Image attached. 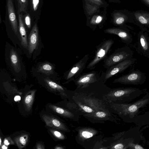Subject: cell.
Wrapping results in <instances>:
<instances>
[{
	"label": "cell",
	"mask_w": 149,
	"mask_h": 149,
	"mask_svg": "<svg viewBox=\"0 0 149 149\" xmlns=\"http://www.w3.org/2000/svg\"><path fill=\"white\" fill-rule=\"evenodd\" d=\"M82 116L93 124H104L108 121L115 122L116 119L113 113L109 110L99 111L91 113L84 114Z\"/></svg>",
	"instance_id": "7"
},
{
	"label": "cell",
	"mask_w": 149,
	"mask_h": 149,
	"mask_svg": "<svg viewBox=\"0 0 149 149\" xmlns=\"http://www.w3.org/2000/svg\"><path fill=\"white\" fill-rule=\"evenodd\" d=\"M111 89L100 79L84 87L76 88L68 99L76 104L82 116L99 111H108L109 104L105 96Z\"/></svg>",
	"instance_id": "1"
},
{
	"label": "cell",
	"mask_w": 149,
	"mask_h": 149,
	"mask_svg": "<svg viewBox=\"0 0 149 149\" xmlns=\"http://www.w3.org/2000/svg\"><path fill=\"white\" fill-rule=\"evenodd\" d=\"M8 148L6 146L4 145H3L2 147V149H7Z\"/></svg>",
	"instance_id": "35"
},
{
	"label": "cell",
	"mask_w": 149,
	"mask_h": 149,
	"mask_svg": "<svg viewBox=\"0 0 149 149\" xmlns=\"http://www.w3.org/2000/svg\"><path fill=\"white\" fill-rule=\"evenodd\" d=\"M39 18H37L34 22L29 36V51L31 54L37 46L38 41V29L37 22Z\"/></svg>",
	"instance_id": "14"
},
{
	"label": "cell",
	"mask_w": 149,
	"mask_h": 149,
	"mask_svg": "<svg viewBox=\"0 0 149 149\" xmlns=\"http://www.w3.org/2000/svg\"><path fill=\"white\" fill-rule=\"evenodd\" d=\"M104 33L118 36L121 41L124 43L129 45L133 41L132 36L127 29L113 28L107 29L104 31Z\"/></svg>",
	"instance_id": "12"
},
{
	"label": "cell",
	"mask_w": 149,
	"mask_h": 149,
	"mask_svg": "<svg viewBox=\"0 0 149 149\" xmlns=\"http://www.w3.org/2000/svg\"><path fill=\"white\" fill-rule=\"evenodd\" d=\"M114 42V41L111 39L105 40L102 42L97 47L94 58L88 64L87 68L90 70L95 69L97 65L107 56Z\"/></svg>",
	"instance_id": "4"
},
{
	"label": "cell",
	"mask_w": 149,
	"mask_h": 149,
	"mask_svg": "<svg viewBox=\"0 0 149 149\" xmlns=\"http://www.w3.org/2000/svg\"><path fill=\"white\" fill-rule=\"evenodd\" d=\"M53 66L49 63L42 64L38 68V71L39 72L46 74H51L53 72Z\"/></svg>",
	"instance_id": "22"
},
{
	"label": "cell",
	"mask_w": 149,
	"mask_h": 149,
	"mask_svg": "<svg viewBox=\"0 0 149 149\" xmlns=\"http://www.w3.org/2000/svg\"><path fill=\"white\" fill-rule=\"evenodd\" d=\"M134 53L127 46L119 48L104 59V66L106 69L125 60L133 58Z\"/></svg>",
	"instance_id": "3"
},
{
	"label": "cell",
	"mask_w": 149,
	"mask_h": 149,
	"mask_svg": "<svg viewBox=\"0 0 149 149\" xmlns=\"http://www.w3.org/2000/svg\"><path fill=\"white\" fill-rule=\"evenodd\" d=\"M50 131L53 135L59 139L64 140L65 139L64 135L59 131L54 130H50Z\"/></svg>",
	"instance_id": "24"
},
{
	"label": "cell",
	"mask_w": 149,
	"mask_h": 149,
	"mask_svg": "<svg viewBox=\"0 0 149 149\" xmlns=\"http://www.w3.org/2000/svg\"><path fill=\"white\" fill-rule=\"evenodd\" d=\"M22 17L26 28L31 29L33 20L29 14L27 12L22 13Z\"/></svg>",
	"instance_id": "23"
},
{
	"label": "cell",
	"mask_w": 149,
	"mask_h": 149,
	"mask_svg": "<svg viewBox=\"0 0 149 149\" xmlns=\"http://www.w3.org/2000/svg\"><path fill=\"white\" fill-rule=\"evenodd\" d=\"M35 91L29 92L24 99V104L28 110H31L34 98Z\"/></svg>",
	"instance_id": "20"
},
{
	"label": "cell",
	"mask_w": 149,
	"mask_h": 149,
	"mask_svg": "<svg viewBox=\"0 0 149 149\" xmlns=\"http://www.w3.org/2000/svg\"><path fill=\"white\" fill-rule=\"evenodd\" d=\"M100 74L95 71L81 74L74 82L77 88L87 86L100 79Z\"/></svg>",
	"instance_id": "10"
},
{
	"label": "cell",
	"mask_w": 149,
	"mask_h": 149,
	"mask_svg": "<svg viewBox=\"0 0 149 149\" xmlns=\"http://www.w3.org/2000/svg\"><path fill=\"white\" fill-rule=\"evenodd\" d=\"M10 58L11 63L16 71L20 70V64L19 58L16 52L12 49L10 52Z\"/></svg>",
	"instance_id": "19"
},
{
	"label": "cell",
	"mask_w": 149,
	"mask_h": 149,
	"mask_svg": "<svg viewBox=\"0 0 149 149\" xmlns=\"http://www.w3.org/2000/svg\"><path fill=\"white\" fill-rule=\"evenodd\" d=\"M137 109V106L135 105H132L129 107L128 110L131 112H133L136 111Z\"/></svg>",
	"instance_id": "27"
},
{
	"label": "cell",
	"mask_w": 149,
	"mask_h": 149,
	"mask_svg": "<svg viewBox=\"0 0 149 149\" xmlns=\"http://www.w3.org/2000/svg\"><path fill=\"white\" fill-rule=\"evenodd\" d=\"M147 5H149V0H143Z\"/></svg>",
	"instance_id": "33"
},
{
	"label": "cell",
	"mask_w": 149,
	"mask_h": 149,
	"mask_svg": "<svg viewBox=\"0 0 149 149\" xmlns=\"http://www.w3.org/2000/svg\"><path fill=\"white\" fill-rule=\"evenodd\" d=\"M142 30L137 35L136 49L138 53L149 59V36Z\"/></svg>",
	"instance_id": "9"
},
{
	"label": "cell",
	"mask_w": 149,
	"mask_h": 149,
	"mask_svg": "<svg viewBox=\"0 0 149 149\" xmlns=\"http://www.w3.org/2000/svg\"><path fill=\"white\" fill-rule=\"evenodd\" d=\"M89 58V54H87L72 66L66 73L65 83L73 81L81 74Z\"/></svg>",
	"instance_id": "8"
},
{
	"label": "cell",
	"mask_w": 149,
	"mask_h": 149,
	"mask_svg": "<svg viewBox=\"0 0 149 149\" xmlns=\"http://www.w3.org/2000/svg\"><path fill=\"white\" fill-rule=\"evenodd\" d=\"M27 12L31 16L34 22L37 18H39L44 3V0H28Z\"/></svg>",
	"instance_id": "13"
},
{
	"label": "cell",
	"mask_w": 149,
	"mask_h": 149,
	"mask_svg": "<svg viewBox=\"0 0 149 149\" xmlns=\"http://www.w3.org/2000/svg\"><path fill=\"white\" fill-rule=\"evenodd\" d=\"M136 61V59L133 58L127 59L109 68L105 72L102 73L100 79L105 83L107 79L132 66Z\"/></svg>",
	"instance_id": "5"
},
{
	"label": "cell",
	"mask_w": 149,
	"mask_h": 149,
	"mask_svg": "<svg viewBox=\"0 0 149 149\" xmlns=\"http://www.w3.org/2000/svg\"><path fill=\"white\" fill-rule=\"evenodd\" d=\"M75 130L77 132L76 141L85 149H96L103 138L101 132L94 128L78 127Z\"/></svg>",
	"instance_id": "2"
},
{
	"label": "cell",
	"mask_w": 149,
	"mask_h": 149,
	"mask_svg": "<svg viewBox=\"0 0 149 149\" xmlns=\"http://www.w3.org/2000/svg\"><path fill=\"white\" fill-rule=\"evenodd\" d=\"M6 1L5 19L9 22L13 30L16 33L18 30V25L14 0Z\"/></svg>",
	"instance_id": "11"
},
{
	"label": "cell",
	"mask_w": 149,
	"mask_h": 149,
	"mask_svg": "<svg viewBox=\"0 0 149 149\" xmlns=\"http://www.w3.org/2000/svg\"><path fill=\"white\" fill-rule=\"evenodd\" d=\"M37 149H43V148H42V146L40 144H38L36 146Z\"/></svg>",
	"instance_id": "32"
},
{
	"label": "cell",
	"mask_w": 149,
	"mask_h": 149,
	"mask_svg": "<svg viewBox=\"0 0 149 149\" xmlns=\"http://www.w3.org/2000/svg\"><path fill=\"white\" fill-rule=\"evenodd\" d=\"M28 136L26 134H22L15 139V141L19 149L24 147L28 141Z\"/></svg>",
	"instance_id": "21"
},
{
	"label": "cell",
	"mask_w": 149,
	"mask_h": 149,
	"mask_svg": "<svg viewBox=\"0 0 149 149\" xmlns=\"http://www.w3.org/2000/svg\"><path fill=\"white\" fill-rule=\"evenodd\" d=\"M42 117L47 126L56 128L65 132H70L65 125L57 118L46 115H43Z\"/></svg>",
	"instance_id": "15"
},
{
	"label": "cell",
	"mask_w": 149,
	"mask_h": 149,
	"mask_svg": "<svg viewBox=\"0 0 149 149\" xmlns=\"http://www.w3.org/2000/svg\"><path fill=\"white\" fill-rule=\"evenodd\" d=\"M9 138H6L4 140V143L6 145H8L10 144H12V143H13V142H11L9 141Z\"/></svg>",
	"instance_id": "28"
},
{
	"label": "cell",
	"mask_w": 149,
	"mask_h": 149,
	"mask_svg": "<svg viewBox=\"0 0 149 149\" xmlns=\"http://www.w3.org/2000/svg\"><path fill=\"white\" fill-rule=\"evenodd\" d=\"M1 138H0V146L1 145Z\"/></svg>",
	"instance_id": "36"
},
{
	"label": "cell",
	"mask_w": 149,
	"mask_h": 149,
	"mask_svg": "<svg viewBox=\"0 0 149 149\" xmlns=\"http://www.w3.org/2000/svg\"><path fill=\"white\" fill-rule=\"evenodd\" d=\"M93 1L96 2L97 4H101L102 1L101 0H91Z\"/></svg>",
	"instance_id": "31"
},
{
	"label": "cell",
	"mask_w": 149,
	"mask_h": 149,
	"mask_svg": "<svg viewBox=\"0 0 149 149\" xmlns=\"http://www.w3.org/2000/svg\"><path fill=\"white\" fill-rule=\"evenodd\" d=\"M22 13L18 15L19 25V29L21 37V43L22 45L24 47L28 46L27 39V36L26 27L24 24L22 19Z\"/></svg>",
	"instance_id": "16"
},
{
	"label": "cell",
	"mask_w": 149,
	"mask_h": 149,
	"mask_svg": "<svg viewBox=\"0 0 149 149\" xmlns=\"http://www.w3.org/2000/svg\"><path fill=\"white\" fill-rule=\"evenodd\" d=\"M102 17L100 16H98L96 17L95 20H93L92 22L93 24H98L100 23L102 20Z\"/></svg>",
	"instance_id": "26"
},
{
	"label": "cell",
	"mask_w": 149,
	"mask_h": 149,
	"mask_svg": "<svg viewBox=\"0 0 149 149\" xmlns=\"http://www.w3.org/2000/svg\"><path fill=\"white\" fill-rule=\"evenodd\" d=\"M16 12L18 15L27 12L28 0H14Z\"/></svg>",
	"instance_id": "17"
},
{
	"label": "cell",
	"mask_w": 149,
	"mask_h": 149,
	"mask_svg": "<svg viewBox=\"0 0 149 149\" xmlns=\"http://www.w3.org/2000/svg\"><path fill=\"white\" fill-rule=\"evenodd\" d=\"M135 15L140 26H147L149 28V14L142 13H136Z\"/></svg>",
	"instance_id": "18"
},
{
	"label": "cell",
	"mask_w": 149,
	"mask_h": 149,
	"mask_svg": "<svg viewBox=\"0 0 149 149\" xmlns=\"http://www.w3.org/2000/svg\"><path fill=\"white\" fill-rule=\"evenodd\" d=\"M21 99V97L19 95L15 96L14 98V100L15 102H18Z\"/></svg>",
	"instance_id": "29"
},
{
	"label": "cell",
	"mask_w": 149,
	"mask_h": 149,
	"mask_svg": "<svg viewBox=\"0 0 149 149\" xmlns=\"http://www.w3.org/2000/svg\"><path fill=\"white\" fill-rule=\"evenodd\" d=\"M126 21L125 17L123 15H121L117 17L115 20V24L118 25L123 24Z\"/></svg>",
	"instance_id": "25"
},
{
	"label": "cell",
	"mask_w": 149,
	"mask_h": 149,
	"mask_svg": "<svg viewBox=\"0 0 149 149\" xmlns=\"http://www.w3.org/2000/svg\"><path fill=\"white\" fill-rule=\"evenodd\" d=\"M130 71L127 74L115 79L113 83L138 84L143 83L145 80L146 77L145 73L138 69Z\"/></svg>",
	"instance_id": "6"
},
{
	"label": "cell",
	"mask_w": 149,
	"mask_h": 149,
	"mask_svg": "<svg viewBox=\"0 0 149 149\" xmlns=\"http://www.w3.org/2000/svg\"><path fill=\"white\" fill-rule=\"evenodd\" d=\"M135 149H143V148L141 146L139 145H136L135 147Z\"/></svg>",
	"instance_id": "30"
},
{
	"label": "cell",
	"mask_w": 149,
	"mask_h": 149,
	"mask_svg": "<svg viewBox=\"0 0 149 149\" xmlns=\"http://www.w3.org/2000/svg\"><path fill=\"white\" fill-rule=\"evenodd\" d=\"M55 149H64V148L61 147H57L56 148H55Z\"/></svg>",
	"instance_id": "34"
}]
</instances>
